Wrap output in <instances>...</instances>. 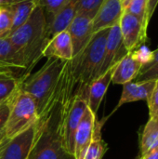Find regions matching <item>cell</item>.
Listing matches in <instances>:
<instances>
[{
  "label": "cell",
  "instance_id": "8d00e7d4",
  "mask_svg": "<svg viewBox=\"0 0 158 159\" xmlns=\"http://www.w3.org/2000/svg\"><path fill=\"white\" fill-rule=\"evenodd\" d=\"M0 2H1V0H0Z\"/></svg>",
  "mask_w": 158,
  "mask_h": 159
},
{
  "label": "cell",
  "instance_id": "7402d4cb",
  "mask_svg": "<svg viewBox=\"0 0 158 159\" xmlns=\"http://www.w3.org/2000/svg\"><path fill=\"white\" fill-rule=\"evenodd\" d=\"M12 31V13L10 9L0 5V38H7Z\"/></svg>",
  "mask_w": 158,
  "mask_h": 159
},
{
  "label": "cell",
  "instance_id": "9a60e30c",
  "mask_svg": "<svg viewBox=\"0 0 158 159\" xmlns=\"http://www.w3.org/2000/svg\"><path fill=\"white\" fill-rule=\"evenodd\" d=\"M79 1L80 0H66L62 8L54 17L47 20V32L48 39H50L58 33L67 30L77 12Z\"/></svg>",
  "mask_w": 158,
  "mask_h": 159
},
{
  "label": "cell",
  "instance_id": "8992f818",
  "mask_svg": "<svg viewBox=\"0 0 158 159\" xmlns=\"http://www.w3.org/2000/svg\"><path fill=\"white\" fill-rule=\"evenodd\" d=\"M38 122L11 139H7L0 150V159H28L37 137Z\"/></svg>",
  "mask_w": 158,
  "mask_h": 159
},
{
  "label": "cell",
  "instance_id": "52a82bcc",
  "mask_svg": "<svg viewBox=\"0 0 158 159\" xmlns=\"http://www.w3.org/2000/svg\"><path fill=\"white\" fill-rule=\"evenodd\" d=\"M119 27L123 44L129 52L137 49L141 44L145 42L147 28L138 17L124 11L119 21Z\"/></svg>",
  "mask_w": 158,
  "mask_h": 159
},
{
  "label": "cell",
  "instance_id": "cb8c5ba5",
  "mask_svg": "<svg viewBox=\"0 0 158 159\" xmlns=\"http://www.w3.org/2000/svg\"><path fill=\"white\" fill-rule=\"evenodd\" d=\"M66 0H37V4L42 7L45 14L47 15V20L54 17L64 6ZM46 15V16H47Z\"/></svg>",
  "mask_w": 158,
  "mask_h": 159
},
{
  "label": "cell",
  "instance_id": "f546056e",
  "mask_svg": "<svg viewBox=\"0 0 158 159\" xmlns=\"http://www.w3.org/2000/svg\"><path fill=\"white\" fill-rule=\"evenodd\" d=\"M158 5V0H148L147 2V8H146V22L149 24L152 16L154 15L156 8Z\"/></svg>",
  "mask_w": 158,
  "mask_h": 159
},
{
  "label": "cell",
  "instance_id": "d6a6232c",
  "mask_svg": "<svg viewBox=\"0 0 158 159\" xmlns=\"http://www.w3.org/2000/svg\"><path fill=\"white\" fill-rule=\"evenodd\" d=\"M19 1H22V0H1L0 5H7V4H12V3L19 2Z\"/></svg>",
  "mask_w": 158,
  "mask_h": 159
},
{
  "label": "cell",
  "instance_id": "7c38bea8",
  "mask_svg": "<svg viewBox=\"0 0 158 159\" xmlns=\"http://www.w3.org/2000/svg\"><path fill=\"white\" fill-rule=\"evenodd\" d=\"M96 120V115H94L88 107L75 134L74 150V159L85 158L87 150L93 140Z\"/></svg>",
  "mask_w": 158,
  "mask_h": 159
},
{
  "label": "cell",
  "instance_id": "e575fe53",
  "mask_svg": "<svg viewBox=\"0 0 158 159\" xmlns=\"http://www.w3.org/2000/svg\"><path fill=\"white\" fill-rule=\"evenodd\" d=\"M3 139H4V134H3V132H1L0 133V143L3 141Z\"/></svg>",
  "mask_w": 158,
  "mask_h": 159
},
{
  "label": "cell",
  "instance_id": "d590c367",
  "mask_svg": "<svg viewBox=\"0 0 158 159\" xmlns=\"http://www.w3.org/2000/svg\"><path fill=\"white\" fill-rule=\"evenodd\" d=\"M155 120H156V123H157V125H158V117H157V118H156V119H155Z\"/></svg>",
  "mask_w": 158,
  "mask_h": 159
},
{
  "label": "cell",
  "instance_id": "3957f363",
  "mask_svg": "<svg viewBox=\"0 0 158 159\" xmlns=\"http://www.w3.org/2000/svg\"><path fill=\"white\" fill-rule=\"evenodd\" d=\"M109 29L95 32L87 46L71 59L72 70L76 82V96L87 100L88 86L100 76Z\"/></svg>",
  "mask_w": 158,
  "mask_h": 159
},
{
  "label": "cell",
  "instance_id": "6da1fadb",
  "mask_svg": "<svg viewBox=\"0 0 158 159\" xmlns=\"http://www.w3.org/2000/svg\"><path fill=\"white\" fill-rule=\"evenodd\" d=\"M47 27L46 14L42 7L37 4L29 19L7 36L25 64L22 78L29 75L30 71L43 57L42 52L49 40Z\"/></svg>",
  "mask_w": 158,
  "mask_h": 159
},
{
  "label": "cell",
  "instance_id": "ba28073f",
  "mask_svg": "<svg viewBox=\"0 0 158 159\" xmlns=\"http://www.w3.org/2000/svg\"><path fill=\"white\" fill-rule=\"evenodd\" d=\"M141 54V50L137 49L128 52L114 66L112 83L124 85L133 81L139 75L144 62Z\"/></svg>",
  "mask_w": 158,
  "mask_h": 159
},
{
  "label": "cell",
  "instance_id": "277c9868",
  "mask_svg": "<svg viewBox=\"0 0 158 159\" xmlns=\"http://www.w3.org/2000/svg\"><path fill=\"white\" fill-rule=\"evenodd\" d=\"M39 116L34 98L23 91L20 87L14 95L10 112L3 129L6 139H11L37 123Z\"/></svg>",
  "mask_w": 158,
  "mask_h": 159
},
{
  "label": "cell",
  "instance_id": "4316f807",
  "mask_svg": "<svg viewBox=\"0 0 158 159\" xmlns=\"http://www.w3.org/2000/svg\"><path fill=\"white\" fill-rule=\"evenodd\" d=\"M14 95L11 96L9 99L6 100L5 102H3L0 103V133L3 132V129H4L5 125L7 123V120L9 112H10V108H11V105H12V102H13Z\"/></svg>",
  "mask_w": 158,
  "mask_h": 159
},
{
  "label": "cell",
  "instance_id": "e0dca14e",
  "mask_svg": "<svg viewBox=\"0 0 158 159\" xmlns=\"http://www.w3.org/2000/svg\"><path fill=\"white\" fill-rule=\"evenodd\" d=\"M12 13V31L21 26L31 16L37 6V0H22L12 4L5 5Z\"/></svg>",
  "mask_w": 158,
  "mask_h": 159
},
{
  "label": "cell",
  "instance_id": "1f68e13d",
  "mask_svg": "<svg viewBox=\"0 0 158 159\" xmlns=\"http://www.w3.org/2000/svg\"><path fill=\"white\" fill-rule=\"evenodd\" d=\"M140 159H158V145L147 154L142 156Z\"/></svg>",
  "mask_w": 158,
  "mask_h": 159
},
{
  "label": "cell",
  "instance_id": "d4e9b609",
  "mask_svg": "<svg viewBox=\"0 0 158 159\" xmlns=\"http://www.w3.org/2000/svg\"><path fill=\"white\" fill-rule=\"evenodd\" d=\"M103 1L104 0H80L77 7V12L84 13L93 19Z\"/></svg>",
  "mask_w": 158,
  "mask_h": 159
},
{
  "label": "cell",
  "instance_id": "83f0119b",
  "mask_svg": "<svg viewBox=\"0 0 158 159\" xmlns=\"http://www.w3.org/2000/svg\"><path fill=\"white\" fill-rule=\"evenodd\" d=\"M158 79V63L151 68L139 73L135 81H146V80H157Z\"/></svg>",
  "mask_w": 158,
  "mask_h": 159
},
{
  "label": "cell",
  "instance_id": "44dd1931",
  "mask_svg": "<svg viewBox=\"0 0 158 159\" xmlns=\"http://www.w3.org/2000/svg\"><path fill=\"white\" fill-rule=\"evenodd\" d=\"M22 77L15 75L0 76V103L13 96L20 87Z\"/></svg>",
  "mask_w": 158,
  "mask_h": 159
},
{
  "label": "cell",
  "instance_id": "d6986e66",
  "mask_svg": "<svg viewBox=\"0 0 158 159\" xmlns=\"http://www.w3.org/2000/svg\"><path fill=\"white\" fill-rule=\"evenodd\" d=\"M158 145V125L155 119L146 123L141 139V157Z\"/></svg>",
  "mask_w": 158,
  "mask_h": 159
},
{
  "label": "cell",
  "instance_id": "4fadbf2b",
  "mask_svg": "<svg viewBox=\"0 0 158 159\" xmlns=\"http://www.w3.org/2000/svg\"><path fill=\"white\" fill-rule=\"evenodd\" d=\"M156 80H146V81H130L123 85V90L120 100L114 110L115 112L122 105L138 102V101H147L151 96V93L156 86ZM113 112V113H114Z\"/></svg>",
  "mask_w": 158,
  "mask_h": 159
},
{
  "label": "cell",
  "instance_id": "2e32d148",
  "mask_svg": "<svg viewBox=\"0 0 158 159\" xmlns=\"http://www.w3.org/2000/svg\"><path fill=\"white\" fill-rule=\"evenodd\" d=\"M113 68L109 69L103 75L93 80L88 89V107L94 114L97 115V112L100 108V105L103 100V97L109 88V85L112 83Z\"/></svg>",
  "mask_w": 158,
  "mask_h": 159
},
{
  "label": "cell",
  "instance_id": "7a4b0ae2",
  "mask_svg": "<svg viewBox=\"0 0 158 159\" xmlns=\"http://www.w3.org/2000/svg\"><path fill=\"white\" fill-rule=\"evenodd\" d=\"M64 106L57 103L38 120V131L28 159H74L65 149L61 136Z\"/></svg>",
  "mask_w": 158,
  "mask_h": 159
},
{
  "label": "cell",
  "instance_id": "484cf974",
  "mask_svg": "<svg viewBox=\"0 0 158 159\" xmlns=\"http://www.w3.org/2000/svg\"><path fill=\"white\" fill-rule=\"evenodd\" d=\"M149 107V119H156L158 117V79L156 86L151 93V96L147 100Z\"/></svg>",
  "mask_w": 158,
  "mask_h": 159
},
{
  "label": "cell",
  "instance_id": "ac0fdd59",
  "mask_svg": "<svg viewBox=\"0 0 158 159\" xmlns=\"http://www.w3.org/2000/svg\"><path fill=\"white\" fill-rule=\"evenodd\" d=\"M0 62L14 70L25 71V64L21 57L15 50L8 38H0Z\"/></svg>",
  "mask_w": 158,
  "mask_h": 159
},
{
  "label": "cell",
  "instance_id": "4dcf8cb0",
  "mask_svg": "<svg viewBox=\"0 0 158 159\" xmlns=\"http://www.w3.org/2000/svg\"><path fill=\"white\" fill-rule=\"evenodd\" d=\"M9 75H15V70L10 66L0 62V76Z\"/></svg>",
  "mask_w": 158,
  "mask_h": 159
},
{
  "label": "cell",
  "instance_id": "f1b7e54d",
  "mask_svg": "<svg viewBox=\"0 0 158 159\" xmlns=\"http://www.w3.org/2000/svg\"><path fill=\"white\" fill-rule=\"evenodd\" d=\"M156 63H158V48L148 54V56L146 57V60L144 61V62L142 64V67L140 73L151 68L152 66H154Z\"/></svg>",
  "mask_w": 158,
  "mask_h": 159
},
{
  "label": "cell",
  "instance_id": "30bf717a",
  "mask_svg": "<svg viewBox=\"0 0 158 159\" xmlns=\"http://www.w3.org/2000/svg\"><path fill=\"white\" fill-rule=\"evenodd\" d=\"M67 31L71 36L74 57L87 46L94 34L92 29V18L84 13L76 12Z\"/></svg>",
  "mask_w": 158,
  "mask_h": 159
},
{
  "label": "cell",
  "instance_id": "9c48e42d",
  "mask_svg": "<svg viewBox=\"0 0 158 159\" xmlns=\"http://www.w3.org/2000/svg\"><path fill=\"white\" fill-rule=\"evenodd\" d=\"M129 51L125 48L122 40L119 24H116L109 29L104 49L103 61L100 70V76L113 68Z\"/></svg>",
  "mask_w": 158,
  "mask_h": 159
},
{
  "label": "cell",
  "instance_id": "5b68a950",
  "mask_svg": "<svg viewBox=\"0 0 158 159\" xmlns=\"http://www.w3.org/2000/svg\"><path fill=\"white\" fill-rule=\"evenodd\" d=\"M88 108V102L81 96L74 99L64 106L61 118V136L65 149L74 156V140L81 119Z\"/></svg>",
  "mask_w": 158,
  "mask_h": 159
},
{
  "label": "cell",
  "instance_id": "603a6c76",
  "mask_svg": "<svg viewBox=\"0 0 158 159\" xmlns=\"http://www.w3.org/2000/svg\"><path fill=\"white\" fill-rule=\"evenodd\" d=\"M147 2L148 0H131L124 9L125 12L130 13L142 20L146 28H148V24L146 22Z\"/></svg>",
  "mask_w": 158,
  "mask_h": 159
},
{
  "label": "cell",
  "instance_id": "8fae6325",
  "mask_svg": "<svg viewBox=\"0 0 158 159\" xmlns=\"http://www.w3.org/2000/svg\"><path fill=\"white\" fill-rule=\"evenodd\" d=\"M124 13L121 0H104L92 19L93 33L119 24Z\"/></svg>",
  "mask_w": 158,
  "mask_h": 159
},
{
  "label": "cell",
  "instance_id": "836d02e7",
  "mask_svg": "<svg viewBox=\"0 0 158 159\" xmlns=\"http://www.w3.org/2000/svg\"><path fill=\"white\" fill-rule=\"evenodd\" d=\"M122 1V5H123V7H124V9H125V7L129 5V3L131 1V0H121Z\"/></svg>",
  "mask_w": 158,
  "mask_h": 159
},
{
  "label": "cell",
  "instance_id": "ffe728a7",
  "mask_svg": "<svg viewBox=\"0 0 158 159\" xmlns=\"http://www.w3.org/2000/svg\"><path fill=\"white\" fill-rule=\"evenodd\" d=\"M102 123L96 120L93 140L87 150L84 159H102L106 153L107 144L102 139Z\"/></svg>",
  "mask_w": 158,
  "mask_h": 159
},
{
  "label": "cell",
  "instance_id": "5bb4252c",
  "mask_svg": "<svg viewBox=\"0 0 158 159\" xmlns=\"http://www.w3.org/2000/svg\"><path fill=\"white\" fill-rule=\"evenodd\" d=\"M42 56L46 58H58L62 61L73 59V46L71 36L67 30L53 35L47 43Z\"/></svg>",
  "mask_w": 158,
  "mask_h": 159
}]
</instances>
